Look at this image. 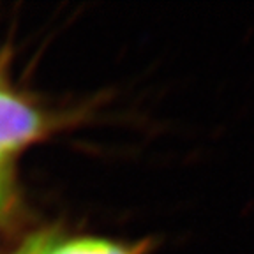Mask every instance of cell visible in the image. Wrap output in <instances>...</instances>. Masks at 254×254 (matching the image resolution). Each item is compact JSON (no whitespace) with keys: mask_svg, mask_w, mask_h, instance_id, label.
Masks as SVG:
<instances>
[{"mask_svg":"<svg viewBox=\"0 0 254 254\" xmlns=\"http://www.w3.org/2000/svg\"><path fill=\"white\" fill-rule=\"evenodd\" d=\"M60 240L57 231H39L32 235L11 254H50L52 247Z\"/></svg>","mask_w":254,"mask_h":254,"instance_id":"obj_3","label":"cell"},{"mask_svg":"<svg viewBox=\"0 0 254 254\" xmlns=\"http://www.w3.org/2000/svg\"><path fill=\"white\" fill-rule=\"evenodd\" d=\"M154 240L145 238L139 242H119L108 238H74L59 240L50 254H150Z\"/></svg>","mask_w":254,"mask_h":254,"instance_id":"obj_2","label":"cell"},{"mask_svg":"<svg viewBox=\"0 0 254 254\" xmlns=\"http://www.w3.org/2000/svg\"><path fill=\"white\" fill-rule=\"evenodd\" d=\"M43 132L44 119L39 111L0 88V163Z\"/></svg>","mask_w":254,"mask_h":254,"instance_id":"obj_1","label":"cell"},{"mask_svg":"<svg viewBox=\"0 0 254 254\" xmlns=\"http://www.w3.org/2000/svg\"><path fill=\"white\" fill-rule=\"evenodd\" d=\"M12 201V173L9 161L0 163V219L9 210Z\"/></svg>","mask_w":254,"mask_h":254,"instance_id":"obj_4","label":"cell"}]
</instances>
